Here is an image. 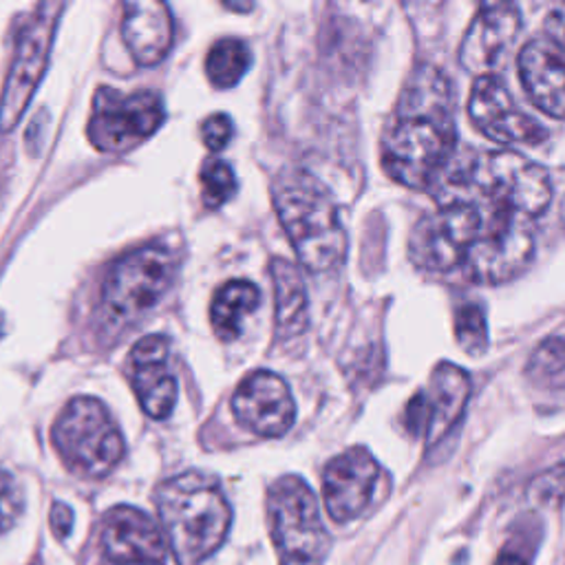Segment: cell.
<instances>
[{
  "instance_id": "obj_1",
  "label": "cell",
  "mask_w": 565,
  "mask_h": 565,
  "mask_svg": "<svg viewBox=\"0 0 565 565\" xmlns=\"http://www.w3.org/2000/svg\"><path fill=\"white\" fill-rule=\"evenodd\" d=\"M456 153L453 84L438 67L419 65L382 137L384 171L402 186L431 188Z\"/></svg>"
},
{
  "instance_id": "obj_2",
  "label": "cell",
  "mask_w": 565,
  "mask_h": 565,
  "mask_svg": "<svg viewBox=\"0 0 565 565\" xmlns=\"http://www.w3.org/2000/svg\"><path fill=\"white\" fill-rule=\"evenodd\" d=\"M272 201L301 265L310 272L336 269L347 252V234L327 188L308 171L286 169L274 177Z\"/></svg>"
},
{
  "instance_id": "obj_3",
  "label": "cell",
  "mask_w": 565,
  "mask_h": 565,
  "mask_svg": "<svg viewBox=\"0 0 565 565\" xmlns=\"http://www.w3.org/2000/svg\"><path fill=\"white\" fill-rule=\"evenodd\" d=\"M155 504L177 565H201L228 537L232 510L210 475L188 471L164 482L155 493Z\"/></svg>"
},
{
  "instance_id": "obj_4",
  "label": "cell",
  "mask_w": 565,
  "mask_h": 565,
  "mask_svg": "<svg viewBox=\"0 0 565 565\" xmlns=\"http://www.w3.org/2000/svg\"><path fill=\"white\" fill-rule=\"evenodd\" d=\"M54 447L65 466L87 480L106 477L124 458V438L108 408L89 395L73 397L58 415Z\"/></svg>"
},
{
  "instance_id": "obj_5",
  "label": "cell",
  "mask_w": 565,
  "mask_h": 565,
  "mask_svg": "<svg viewBox=\"0 0 565 565\" xmlns=\"http://www.w3.org/2000/svg\"><path fill=\"white\" fill-rule=\"evenodd\" d=\"M267 517L280 565H323L332 539L316 495L301 477L286 475L272 484Z\"/></svg>"
},
{
  "instance_id": "obj_6",
  "label": "cell",
  "mask_w": 565,
  "mask_h": 565,
  "mask_svg": "<svg viewBox=\"0 0 565 565\" xmlns=\"http://www.w3.org/2000/svg\"><path fill=\"white\" fill-rule=\"evenodd\" d=\"M175 272L177 258L164 245H145L126 252L106 272L102 305L115 321H137L169 292Z\"/></svg>"
},
{
  "instance_id": "obj_7",
  "label": "cell",
  "mask_w": 565,
  "mask_h": 565,
  "mask_svg": "<svg viewBox=\"0 0 565 565\" xmlns=\"http://www.w3.org/2000/svg\"><path fill=\"white\" fill-rule=\"evenodd\" d=\"M166 119V106L155 91H119L100 87L93 95L89 139L102 153H122L149 139Z\"/></svg>"
},
{
  "instance_id": "obj_8",
  "label": "cell",
  "mask_w": 565,
  "mask_h": 565,
  "mask_svg": "<svg viewBox=\"0 0 565 565\" xmlns=\"http://www.w3.org/2000/svg\"><path fill=\"white\" fill-rule=\"evenodd\" d=\"M60 3H43L30 16L16 38V54L0 95V132H10L23 119L38 84L45 78L56 27L62 14Z\"/></svg>"
},
{
  "instance_id": "obj_9",
  "label": "cell",
  "mask_w": 565,
  "mask_h": 565,
  "mask_svg": "<svg viewBox=\"0 0 565 565\" xmlns=\"http://www.w3.org/2000/svg\"><path fill=\"white\" fill-rule=\"evenodd\" d=\"M484 230V215L477 204L451 201L438 212L424 215L411 230L408 256L427 272H451L464 265L471 245Z\"/></svg>"
},
{
  "instance_id": "obj_10",
  "label": "cell",
  "mask_w": 565,
  "mask_h": 565,
  "mask_svg": "<svg viewBox=\"0 0 565 565\" xmlns=\"http://www.w3.org/2000/svg\"><path fill=\"white\" fill-rule=\"evenodd\" d=\"M486 223L488 228L482 230L464 258V269L477 282L499 286L530 265L534 256V234L530 219L508 212L491 215Z\"/></svg>"
},
{
  "instance_id": "obj_11",
  "label": "cell",
  "mask_w": 565,
  "mask_h": 565,
  "mask_svg": "<svg viewBox=\"0 0 565 565\" xmlns=\"http://www.w3.org/2000/svg\"><path fill=\"white\" fill-rule=\"evenodd\" d=\"M469 397V373L453 362H440L427 389L411 397L406 406V429L413 436H422L429 449L440 445L462 419Z\"/></svg>"
},
{
  "instance_id": "obj_12",
  "label": "cell",
  "mask_w": 565,
  "mask_h": 565,
  "mask_svg": "<svg viewBox=\"0 0 565 565\" xmlns=\"http://www.w3.org/2000/svg\"><path fill=\"white\" fill-rule=\"evenodd\" d=\"M469 115L473 124L497 145H530L537 147L547 137V130L510 97L506 84L486 73L475 80Z\"/></svg>"
},
{
  "instance_id": "obj_13",
  "label": "cell",
  "mask_w": 565,
  "mask_h": 565,
  "mask_svg": "<svg viewBox=\"0 0 565 565\" xmlns=\"http://www.w3.org/2000/svg\"><path fill=\"white\" fill-rule=\"evenodd\" d=\"M232 411L243 427L261 438L286 436L297 415L288 382L272 371H254L232 395Z\"/></svg>"
},
{
  "instance_id": "obj_14",
  "label": "cell",
  "mask_w": 565,
  "mask_h": 565,
  "mask_svg": "<svg viewBox=\"0 0 565 565\" xmlns=\"http://www.w3.org/2000/svg\"><path fill=\"white\" fill-rule=\"evenodd\" d=\"M378 477L380 466L367 449L354 447L336 456L323 473V499L330 517L336 523L358 519L371 504Z\"/></svg>"
},
{
  "instance_id": "obj_15",
  "label": "cell",
  "mask_w": 565,
  "mask_h": 565,
  "mask_svg": "<svg viewBox=\"0 0 565 565\" xmlns=\"http://www.w3.org/2000/svg\"><path fill=\"white\" fill-rule=\"evenodd\" d=\"M100 552L102 561L111 563H164L169 554V541L162 526L145 510L132 506H115L100 523Z\"/></svg>"
},
{
  "instance_id": "obj_16",
  "label": "cell",
  "mask_w": 565,
  "mask_h": 565,
  "mask_svg": "<svg viewBox=\"0 0 565 565\" xmlns=\"http://www.w3.org/2000/svg\"><path fill=\"white\" fill-rule=\"evenodd\" d=\"M130 380L135 395L153 419H166L177 402V380L169 367V341L147 336L130 351Z\"/></svg>"
},
{
  "instance_id": "obj_17",
  "label": "cell",
  "mask_w": 565,
  "mask_h": 565,
  "mask_svg": "<svg viewBox=\"0 0 565 565\" xmlns=\"http://www.w3.org/2000/svg\"><path fill=\"white\" fill-rule=\"evenodd\" d=\"M521 30V12L512 3H486L475 14L460 45V62L469 73L486 76Z\"/></svg>"
},
{
  "instance_id": "obj_18",
  "label": "cell",
  "mask_w": 565,
  "mask_h": 565,
  "mask_svg": "<svg viewBox=\"0 0 565 565\" xmlns=\"http://www.w3.org/2000/svg\"><path fill=\"white\" fill-rule=\"evenodd\" d=\"M122 38L139 67L160 65L173 47V19L158 0H130L124 5Z\"/></svg>"
},
{
  "instance_id": "obj_19",
  "label": "cell",
  "mask_w": 565,
  "mask_h": 565,
  "mask_svg": "<svg viewBox=\"0 0 565 565\" xmlns=\"http://www.w3.org/2000/svg\"><path fill=\"white\" fill-rule=\"evenodd\" d=\"M517 67L532 104L554 119H565V60L545 41H532L521 49Z\"/></svg>"
},
{
  "instance_id": "obj_20",
  "label": "cell",
  "mask_w": 565,
  "mask_h": 565,
  "mask_svg": "<svg viewBox=\"0 0 565 565\" xmlns=\"http://www.w3.org/2000/svg\"><path fill=\"white\" fill-rule=\"evenodd\" d=\"M269 272L276 297V336L280 341L297 338L308 330L310 323L305 280L299 267L288 258H274Z\"/></svg>"
},
{
  "instance_id": "obj_21",
  "label": "cell",
  "mask_w": 565,
  "mask_h": 565,
  "mask_svg": "<svg viewBox=\"0 0 565 565\" xmlns=\"http://www.w3.org/2000/svg\"><path fill=\"white\" fill-rule=\"evenodd\" d=\"M261 295L250 280H228L215 292L210 323L219 341L232 343L241 336L243 321L258 308Z\"/></svg>"
},
{
  "instance_id": "obj_22",
  "label": "cell",
  "mask_w": 565,
  "mask_h": 565,
  "mask_svg": "<svg viewBox=\"0 0 565 565\" xmlns=\"http://www.w3.org/2000/svg\"><path fill=\"white\" fill-rule=\"evenodd\" d=\"M250 65L252 54L243 41L221 38L208 51L206 73L217 89H232L245 76Z\"/></svg>"
},
{
  "instance_id": "obj_23",
  "label": "cell",
  "mask_w": 565,
  "mask_h": 565,
  "mask_svg": "<svg viewBox=\"0 0 565 565\" xmlns=\"http://www.w3.org/2000/svg\"><path fill=\"white\" fill-rule=\"evenodd\" d=\"M199 182H201V199H204L206 208H210V210L221 208L237 193L234 171L230 169V164H226L223 160H217V158H210L204 162Z\"/></svg>"
},
{
  "instance_id": "obj_24",
  "label": "cell",
  "mask_w": 565,
  "mask_h": 565,
  "mask_svg": "<svg viewBox=\"0 0 565 565\" xmlns=\"http://www.w3.org/2000/svg\"><path fill=\"white\" fill-rule=\"evenodd\" d=\"M456 336L458 345L469 356H480L488 347V325L486 312L477 303H464L456 314Z\"/></svg>"
},
{
  "instance_id": "obj_25",
  "label": "cell",
  "mask_w": 565,
  "mask_h": 565,
  "mask_svg": "<svg viewBox=\"0 0 565 565\" xmlns=\"http://www.w3.org/2000/svg\"><path fill=\"white\" fill-rule=\"evenodd\" d=\"M528 376L534 382H550L552 378L565 371V338L552 336L545 338L530 356L526 365Z\"/></svg>"
},
{
  "instance_id": "obj_26",
  "label": "cell",
  "mask_w": 565,
  "mask_h": 565,
  "mask_svg": "<svg viewBox=\"0 0 565 565\" xmlns=\"http://www.w3.org/2000/svg\"><path fill=\"white\" fill-rule=\"evenodd\" d=\"M25 510V495L19 480L0 469V532L10 530Z\"/></svg>"
},
{
  "instance_id": "obj_27",
  "label": "cell",
  "mask_w": 565,
  "mask_h": 565,
  "mask_svg": "<svg viewBox=\"0 0 565 565\" xmlns=\"http://www.w3.org/2000/svg\"><path fill=\"white\" fill-rule=\"evenodd\" d=\"M530 495L541 504H556L565 499V464H556L541 473L530 484Z\"/></svg>"
},
{
  "instance_id": "obj_28",
  "label": "cell",
  "mask_w": 565,
  "mask_h": 565,
  "mask_svg": "<svg viewBox=\"0 0 565 565\" xmlns=\"http://www.w3.org/2000/svg\"><path fill=\"white\" fill-rule=\"evenodd\" d=\"M201 137L210 151H221L228 147L232 137V119L226 113H215L204 119Z\"/></svg>"
},
{
  "instance_id": "obj_29",
  "label": "cell",
  "mask_w": 565,
  "mask_h": 565,
  "mask_svg": "<svg viewBox=\"0 0 565 565\" xmlns=\"http://www.w3.org/2000/svg\"><path fill=\"white\" fill-rule=\"evenodd\" d=\"M545 32L552 43L565 49V5L554 8L545 19Z\"/></svg>"
},
{
  "instance_id": "obj_30",
  "label": "cell",
  "mask_w": 565,
  "mask_h": 565,
  "mask_svg": "<svg viewBox=\"0 0 565 565\" xmlns=\"http://www.w3.org/2000/svg\"><path fill=\"white\" fill-rule=\"evenodd\" d=\"M51 528L58 539H67L73 528V510L67 504H56L51 510Z\"/></svg>"
},
{
  "instance_id": "obj_31",
  "label": "cell",
  "mask_w": 565,
  "mask_h": 565,
  "mask_svg": "<svg viewBox=\"0 0 565 565\" xmlns=\"http://www.w3.org/2000/svg\"><path fill=\"white\" fill-rule=\"evenodd\" d=\"M495 565H528V561H526L523 556H519L517 552H508V550H504V552L497 556Z\"/></svg>"
},
{
  "instance_id": "obj_32",
  "label": "cell",
  "mask_w": 565,
  "mask_h": 565,
  "mask_svg": "<svg viewBox=\"0 0 565 565\" xmlns=\"http://www.w3.org/2000/svg\"><path fill=\"white\" fill-rule=\"evenodd\" d=\"M100 565H164L158 561H130V563H111V561H102Z\"/></svg>"
},
{
  "instance_id": "obj_33",
  "label": "cell",
  "mask_w": 565,
  "mask_h": 565,
  "mask_svg": "<svg viewBox=\"0 0 565 565\" xmlns=\"http://www.w3.org/2000/svg\"><path fill=\"white\" fill-rule=\"evenodd\" d=\"M226 8L234 10V12H250L252 10V5H228V3H226Z\"/></svg>"
},
{
  "instance_id": "obj_34",
  "label": "cell",
  "mask_w": 565,
  "mask_h": 565,
  "mask_svg": "<svg viewBox=\"0 0 565 565\" xmlns=\"http://www.w3.org/2000/svg\"><path fill=\"white\" fill-rule=\"evenodd\" d=\"M0 338H3V321H0Z\"/></svg>"
}]
</instances>
